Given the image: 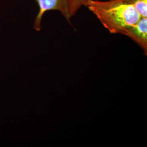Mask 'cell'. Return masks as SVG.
Masks as SVG:
<instances>
[{"mask_svg": "<svg viewBox=\"0 0 147 147\" xmlns=\"http://www.w3.org/2000/svg\"><path fill=\"white\" fill-rule=\"evenodd\" d=\"M36 2L39 6V12L34 22L33 28L35 30L37 31H40L42 16L47 11H59L65 19L70 22L67 0H36Z\"/></svg>", "mask_w": 147, "mask_h": 147, "instance_id": "obj_2", "label": "cell"}, {"mask_svg": "<svg viewBox=\"0 0 147 147\" xmlns=\"http://www.w3.org/2000/svg\"><path fill=\"white\" fill-rule=\"evenodd\" d=\"M137 11L141 17L147 18V0H126Z\"/></svg>", "mask_w": 147, "mask_h": 147, "instance_id": "obj_4", "label": "cell"}, {"mask_svg": "<svg viewBox=\"0 0 147 147\" xmlns=\"http://www.w3.org/2000/svg\"><path fill=\"white\" fill-rule=\"evenodd\" d=\"M111 33L123 34L141 18L126 0H87L84 5Z\"/></svg>", "mask_w": 147, "mask_h": 147, "instance_id": "obj_1", "label": "cell"}, {"mask_svg": "<svg viewBox=\"0 0 147 147\" xmlns=\"http://www.w3.org/2000/svg\"><path fill=\"white\" fill-rule=\"evenodd\" d=\"M87 0H67L69 17L70 19L75 16L79 9L83 5Z\"/></svg>", "mask_w": 147, "mask_h": 147, "instance_id": "obj_5", "label": "cell"}, {"mask_svg": "<svg viewBox=\"0 0 147 147\" xmlns=\"http://www.w3.org/2000/svg\"><path fill=\"white\" fill-rule=\"evenodd\" d=\"M123 34L136 42L147 55V18L141 17L136 24L129 27Z\"/></svg>", "mask_w": 147, "mask_h": 147, "instance_id": "obj_3", "label": "cell"}]
</instances>
